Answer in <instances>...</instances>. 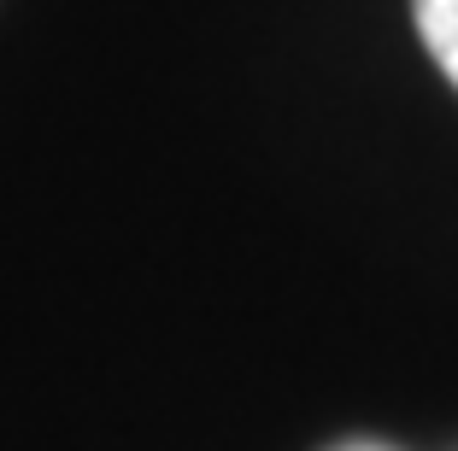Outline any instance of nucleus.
I'll use <instances>...</instances> for the list:
<instances>
[{
  "instance_id": "nucleus-1",
  "label": "nucleus",
  "mask_w": 458,
  "mask_h": 451,
  "mask_svg": "<svg viewBox=\"0 0 458 451\" xmlns=\"http://www.w3.org/2000/svg\"><path fill=\"white\" fill-rule=\"evenodd\" d=\"M411 13H418V36L429 47V59L458 88V0H411Z\"/></svg>"
}]
</instances>
